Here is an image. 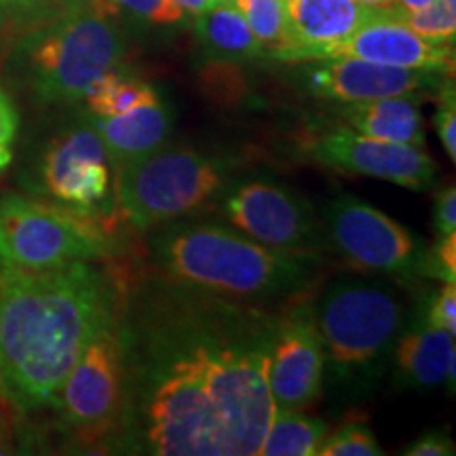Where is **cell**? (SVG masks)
<instances>
[{
	"mask_svg": "<svg viewBox=\"0 0 456 456\" xmlns=\"http://www.w3.org/2000/svg\"><path fill=\"white\" fill-rule=\"evenodd\" d=\"M385 11L419 34V37L427 38V41L437 45H454L456 9L444 3V0H436V3L427 4L423 9L391 7Z\"/></svg>",
	"mask_w": 456,
	"mask_h": 456,
	"instance_id": "603a6c76",
	"label": "cell"
},
{
	"mask_svg": "<svg viewBox=\"0 0 456 456\" xmlns=\"http://www.w3.org/2000/svg\"><path fill=\"white\" fill-rule=\"evenodd\" d=\"M328 248L351 269L391 277L420 275L425 243L374 205L349 192L330 199L322 212Z\"/></svg>",
	"mask_w": 456,
	"mask_h": 456,
	"instance_id": "9c48e42d",
	"label": "cell"
},
{
	"mask_svg": "<svg viewBox=\"0 0 456 456\" xmlns=\"http://www.w3.org/2000/svg\"><path fill=\"white\" fill-rule=\"evenodd\" d=\"M95 9L110 17L118 11L152 26H178L186 13L171 0H89Z\"/></svg>",
	"mask_w": 456,
	"mask_h": 456,
	"instance_id": "d4e9b609",
	"label": "cell"
},
{
	"mask_svg": "<svg viewBox=\"0 0 456 456\" xmlns=\"http://www.w3.org/2000/svg\"><path fill=\"white\" fill-rule=\"evenodd\" d=\"M433 222H436L437 237L456 232V188L450 184L442 188L433 205Z\"/></svg>",
	"mask_w": 456,
	"mask_h": 456,
	"instance_id": "f1b7e54d",
	"label": "cell"
},
{
	"mask_svg": "<svg viewBox=\"0 0 456 456\" xmlns=\"http://www.w3.org/2000/svg\"><path fill=\"white\" fill-rule=\"evenodd\" d=\"M328 425L322 419H311L298 412H273L269 431L262 440V456H317Z\"/></svg>",
	"mask_w": 456,
	"mask_h": 456,
	"instance_id": "44dd1931",
	"label": "cell"
},
{
	"mask_svg": "<svg viewBox=\"0 0 456 456\" xmlns=\"http://www.w3.org/2000/svg\"><path fill=\"white\" fill-rule=\"evenodd\" d=\"M342 121L370 138L402 142L425 148V127L420 117V94L387 95V98L342 104Z\"/></svg>",
	"mask_w": 456,
	"mask_h": 456,
	"instance_id": "ac0fdd59",
	"label": "cell"
},
{
	"mask_svg": "<svg viewBox=\"0 0 456 456\" xmlns=\"http://www.w3.org/2000/svg\"><path fill=\"white\" fill-rule=\"evenodd\" d=\"M89 112L94 117H117L135 108L155 104L161 100L157 89L140 78L129 77L121 66L112 68L91 83L85 94Z\"/></svg>",
	"mask_w": 456,
	"mask_h": 456,
	"instance_id": "ffe728a7",
	"label": "cell"
},
{
	"mask_svg": "<svg viewBox=\"0 0 456 456\" xmlns=\"http://www.w3.org/2000/svg\"><path fill=\"white\" fill-rule=\"evenodd\" d=\"M420 275L440 279L442 283H456V232L437 237V241L425 249Z\"/></svg>",
	"mask_w": 456,
	"mask_h": 456,
	"instance_id": "484cf974",
	"label": "cell"
},
{
	"mask_svg": "<svg viewBox=\"0 0 456 456\" xmlns=\"http://www.w3.org/2000/svg\"><path fill=\"white\" fill-rule=\"evenodd\" d=\"M454 452V442L446 431H427L403 450L408 456H452Z\"/></svg>",
	"mask_w": 456,
	"mask_h": 456,
	"instance_id": "f546056e",
	"label": "cell"
},
{
	"mask_svg": "<svg viewBox=\"0 0 456 456\" xmlns=\"http://www.w3.org/2000/svg\"><path fill=\"white\" fill-rule=\"evenodd\" d=\"M112 241L94 216L37 199H0V260L21 269H55L106 258Z\"/></svg>",
	"mask_w": 456,
	"mask_h": 456,
	"instance_id": "52a82bcc",
	"label": "cell"
},
{
	"mask_svg": "<svg viewBox=\"0 0 456 456\" xmlns=\"http://www.w3.org/2000/svg\"><path fill=\"white\" fill-rule=\"evenodd\" d=\"M17 127H20V112L7 91L0 87V148L13 144Z\"/></svg>",
	"mask_w": 456,
	"mask_h": 456,
	"instance_id": "4dcf8cb0",
	"label": "cell"
},
{
	"mask_svg": "<svg viewBox=\"0 0 456 456\" xmlns=\"http://www.w3.org/2000/svg\"><path fill=\"white\" fill-rule=\"evenodd\" d=\"M385 450L376 440L372 427L366 420L342 423L334 433L323 437L317 456H380Z\"/></svg>",
	"mask_w": 456,
	"mask_h": 456,
	"instance_id": "cb8c5ba5",
	"label": "cell"
},
{
	"mask_svg": "<svg viewBox=\"0 0 456 456\" xmlns=\"http://www.w3.org/2000/svg\"><path fill=\"white\" fill-rule=\"evenodd\" d=\"M376 11L357 0H283L288 47L273 57L315 61L319 51L345 41Z\"/></svg>",
	"mask_w": 456,
	"mask_h": 456,
	"instance_id": "9a60e30c",
	"label": "cell"
},
{
	"mask_svg": "<svg viewBox=\"0 0 456 456\" xmlns=\"http://www.w3.org/2000/svg\"><path fill=\"white\" fill-rule=\"evenodd\" d=\"M444 3H446V4H450V7H454V9H456V0H444Z\"/></svg>",
	"mask_w": 456,
	"mask_h": 456,
	"instance_id": "8d00e7d4",
	"label": "cell"
},
{
	"mask_svg": "<svg viewBox=\"0 0 456 456\" xmlns=\"http://www.w3.org/2000/svg\"><path fill=\"white\" fill-rule=\"evenodd\" d=\"M277 315L169 279L121 300L123 419L129 452L254 456L269 431Z\"/></svg>",
	"mask_w": 456,
	"mask_h": 456,
	"instance_id": "6da1fadb",
	"label": "cell"
},
{
	"mask_svg": "<svg viewBox=\"0 0 456 456\" xmlns=\"http://www.w3.org/2000/svg\"><path fill=\"white\" fill-rule=\"evenodd\" d=\"M228 184L224 161L195 148L161 146L117 167V208L140 231L186 218L216 203Z\"/></svg>",
	"mask_w": 456,
	"mask_h": 456,
	"instance_id": "8992f818",
	"label": "cell"
},
{
	"mask_svg": "<svg viewBox=\"0 0 456 456\" xmlns=\"http://www.w3.org/2000/svg\"><path fill=\"white\" fill-rule=\"evenodd\" d=\"M195 30L205 51L220 60L248 61L265 55V47L232 3H222L197 15Z\"/></svg>",
	"mask_w": 456,
	"mask_h": 456,
	"instance_id": "d6986e66",
	"label": "cell"
},
{
	"mask_svg": "<svg viewBox=\"0 0 456 456\" xmlns=\"http://www.w3.org/2000/svg\"><path fill=\"white\" fill-rule=\"evenodd\" d=\"M171 3L178 4L186 15L197 17L201 13H208V11H212L214 7H218V4H222V0H171Z\"/></svg>",
	"mask_w": 456,
	"mask_h": 456,
	"instance_id": "1f68e13d",
	"label": "cell"
},
{
	"mask_svg": "<svg viewBox=\"0 0 456 456\" xmlns=\"http://www.w3.org/2000/svg\"><path fill=\"white\" fill-rule=\"evenodd\" d=\"M431 3H436V0H397L395 7H399V9H423Z\"/></svg>",
	"mask_w": 456,
	"mask_h": 456,
	"instance_id": "836d02e7",
	"label": "cell"
},
{
	"mask_svg": "<svg viewBox=\"0 0 456 456\" xmlns=\"http://www.w3.org/2000/svg\"><path fill=\"white\" fill-rule=\"evenodd\" d=\"M222 3H231V0H222Z\"/></svg>",
	"mask_w": 456,
	"mask_h": 456,
	"instance_id": "74e56055",
	"label": "cell"
},
{
	"mask_svg": "<svg viewBox=\"0 0 456 456\" xmlns=\"http://www.w3.org/2000/svg\"><path fill=\"white\" fill-rule=\"evenodd\" d=\"M326 363L311 305H296L277 315L269 362L273 412H300L311 406L322 393Z\"/></svg>",
	"mask_w": 456,
	"mask_h": 456,
	"instance_id": "7c38bea8",
	"label": "cell"
},
{
	"mask_svg": "<svg viewBox=\"0 0 456 456\" xmlns=\"http://www.w3.org/2000/svg\"><path fill=\"white\" fill-rule=\"evenodd\" d=\"M0 3H4V0H0Z\"/></svg>",
	"mask_w": 456,
	"mask_h": 456,
	"instance_id": "f35d334b",
	"label": "cell"
},
{
	"mask_svg": "<svg viewBox=\"0 0 456 456\" xmlns=\"http://www.w3.org/2000/svg\"><path fill=\"white\" fill-rule=\"evenodd\" d=\"M326 362L342 380L376 374L406 326V305L397 285L368 275H340L313 306Z\"/></svg>",
	"mask_w": 456,
	"mask_h": 456,
	"instance_id": "277c9868",
	"label": "cell"
},
{
	"mask_svg": "<svg viewBox=\"0 0 456 456\" xmlns=\"http://www.w3.org/2000/svg\"><path fill=\"white\" fill-rule=\"evenodd\" d=\"M11 159H13V152H11V146H3V148H0V171L9 167Z\"/></svg>",
	"mask_w": 456,
	"mask_h": 456,
	"instance_id": "d590c367",
	"label": "cell"
},
{
	"mask_svg": "<svg viewBox=\"0 0 456 456\" xmlns=\"http://www.w3.org/2000/svg\"><path fill=\"white\" fill-rule=\"evenodd\" d=\"M357 3H362V4H366V7H370V9H391V7H395V3L397 0H357Z\"/></svg>",
	"mask_w": 456,
	"mask_h": 456,
	"instance_id": "e575fe53",
	"label": "cell"
},
{
	"mask_svg": "<svg viewBox=\"0 0 456 456\" xmlns=\"http://www.w3.org/2000/svg\"><path fill=\"white\" fill-rule=\"evenodd\" d=\"M414 313L412 322L403 326L395 342L397 380L414 389L448 385L450 393H454V334L431 328L419 306Z\"/></svg>",
	"mask_w": 456,
	"mask_h": 456,
	"instance_id": "2e32d148",
	"label": "cell"
},
{
	"mask_svg": "<svg viewBox=\"0 0 456 456\" xmlns=\"http://www.w3.org/2000/svg\"><path fill=\"white\" fill-rule=\"evenodd\" d=\"M87 123L98 131L108 159L118 167L165 146L174 127V112L167 104H163V100H159L155 104L135 108L117 117L91 114Z\"/></svg>",
	"mask_w": 456,
	"mask_h": 456,
	"instance_id": "e0dca14e",
	"label": "cell"
},
{
	"mask_svg": "<svg viewBox=\"0 0 456 456\" xmlns=\"http://www.w3.org/2000/svg\"><path fill=\"white\" fill-rule=\"evenodd\" d=\"M231 3L252 28L254 37L265 47V55L273 57L288 47L283 0H231Z\"/></svg>",
	"mask_w": 456,
	"mask_h": 456,
	"instance_id": "7402d4cb",
	"label": "cell"
},
{
	"mask_svg": "<svg viewBox=\"0 0 456 456\" xmlns=\"http://www.w3.org/2000/svg\"><path fill=\"white\" fill-rule=\"evenodd\" d=\"M11 431L7 427V420L3 416V397H0V454H7L11 452Z\"/></svg>",
	"mask_w": 456,
	"mask_h": 456,
	"instance_id": "d6a6232c",
	"label": "cell"
},
{
	"mask_svg": "<svg viewBox=\"0 0 456 456\" xmlns=\"http://www.w3.org/2000/svg\"><path fill=\"white\" fill-rule=\"evenodd\" d=\"M53 408L66 427L89 440L118 431L123 419V357L117 319L85 345Z\"/></svg>",
	"mask_w": 456,
	"mask_h": 456,
	"instance_id": "30bf717a",
	"label": "cell"
},
{
	"mask_svg": "<svg viewBox=\"0 0 456 456\" xmlns=\"http://www.w3.org/2000/svg\"><path fill=\"white\" fill-rule=\"evenodd\" d=\"M446 77L448 74L442 72L376 64L357 57H334L319 60L317 66L309 68L305 72V83L317 98L349 104L387 95L423 94L442 87Z\"/></svg>",
	"mask_w": 456,
	"mask_h": 456,
	"instance_id": "4fadbf2b",
	"label": "cell"
},
{
	"mask_svg": "<svg viewBox=\"0 0 456 456\" xmlns=\"http://www.w3.org/2000/svg\"><path fill=\"white\" fill-rule=\"evenodd\" d=\"M118 285L91 262L21 269L0 260V397L53 406L85 345L118 315Z\"/></svg>",
	"mask_w": 456,
	"mask_h": 456,
	"instance_id": "7a4b0ae2",
	"label": "cell"
},
{
	"mask_svg": "<svg viewBox=\"0 0 456 456\" xmlns=\"http://www.w3.org/2000/svg\"><path fill=\"white\" fill-rule=\"evenodd\" d=\"M148 245L169 281L243 302L300 294L322 265L315 252L271 248L214 222H167Z\"/></svg>",
	"mask_w": 456,
	"mask_h": 456,
	"instance_id": "3957f363",
	"label": "cell"
},
{
	"mask_svg": "<svg viewBox=\"0 0 456 456\" xmlns=\"http://www.w3.org/2000/svg\"><path fill=\"white\" fill-rule=\"evenodd\" d=\"M313 161L342 174L370 175L410 191H431L437 167L420 146L370 138L351 127L323 131L306 144Z\"/></svg>",
	"mask_w": 456,
	"mask_h": 456,
	"instance_id": "8fae6325",
	"label": "cell"
},
{
	"mask_svg": "<svg viewBox=\"0 0 456 456\" xmlns=\"http://www.w3.org/2000/svg\"><path fill=\"white\" fill-rule=\"evenodd\" d=\"M433 125H436V131L450 161H456V95L452 83H444L442 102L437 106L436 117H433Z\"/></svg>",
	"mask_w": 456,
	"mask_h": 456,
	"instance_id": "83f0119b",
	"label": "cell"
},
{
	"mask_svg": "<svg viewBox=\"0 0 456 456\" xmlns=\"http://www.w3.org/2000/svg\"><path fill=\"white\" fill-rule=\"evenodd\" d=\"M216 209L226 224L245 237L292 252L328 249V237L309 199L281 182L243 178L228 182L216 199Z\"/></svg>",
	"mask_w": 456,
	"mask_h": 456,
	"instance_id": "ba28073f",
	"label": "cell"
},
{
	"mask_svg": "<svg viewBox=\"0 0 456 456\" xmlns=\"http://www.w3.org/2000/svg\"><path fill=\"white\" fill-rule=\"evenodd\" d=\"M334 57H357L376 64L452 74L454 45L427 41L380 9L345 41L319 51L315 61Z\"/></svg>",
	"mask_w": 456,
	"mask_h": 456,
	"instance_id": "5bb4252c",
	"label": "cell"
},
{
	"mask_svg": "<svg viewBox=\"0 0 456 456\" xmlns=\"http://www.w3.org/2000/svg\"><path fill=\"white\" fill-rule=\"evenodd\" d=\"M419 311L431 328L456 334V283H444L436 296L420 302Z\"/></svg>",
	"mask_w": 456,
	"mask_h": 456,
	"instance_id": "4316f807",
	"label": "cell"
},
{
	"mask_svg": "<svg viewBox=\"0 0 456 456\" xmlns=\"http://www.w3.org/2000/svg\"><path fill=\"white\" fill-rule=\"evenodd\" d=\"M125 60V38L89 0L72 7L26 43L32 89L43 102H78L102 74Z\"/></svg>",
	"mask_w": 456,
	"mask_h": 456,
	"instance_id": "5b68a950",
	"label": "cell"
}]
</instances>
